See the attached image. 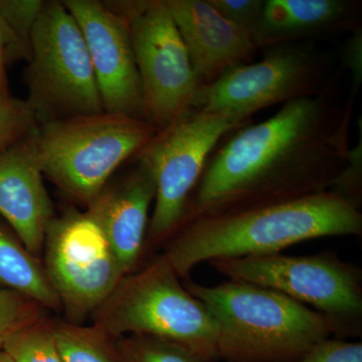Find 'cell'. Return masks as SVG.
<instances>
[{"instance_id": "cell-1", "label": "cell", "mask_w": 362, "mask_h": 362, "mask_svg": "<svg viewBox=\"0 0 362 362\" xmlns=\"http://www.w3.org/2000/svg\"><path fill=\"white\" fill-rule=\"evenodd\" d=\"M354 103L332 83L238 131L207 161L182 221L329 190L346 162Z\"/></svg>"}, {"instance_id": "cell-2", "label": "cell", "mask_w": 362, "mask_h": 362, "mask_svg": "<svg viewBox=\"0 0 362 362\" xmlns=\"http://www.w3.org/2000/svg\"><path fill=\"white\" fill-rule=\"evenodd\" d=\"M361 233L359 207L327 190L187 218L162 255L185 281L195 267L214 259L277 254L306 240Z\"/></svg>"}, {"instance_id": "cell-3", "label": "cell", "mask_w": 362, "mask_h": 362, "mask_svg": "<svg viewBox=\"0 0 362 362\" xmlns=\"http://www.w3.org/2000/svg\"><path fill=\"white\" fill-rule=\"evenodd\" d=\"M218 325V358L226 362H294L331 337L320 313L270 288L228 280L204 286L185 281Z\"/></svg>"}, {"instance_id": "cell-4", "label": "cell", "mask_w": 362, "mask_h": 362, "mask_svg": "<svg viewBox=\"0 0 362 362\" xmlns=\"http://www.w3.org/2000/svg\"><path fill=\"white\" fill-rule=\"evenodd\" d=\"M158 131L145 119L102 112L40 123L33 145L42 173L89 204L116 169L137 156Z\"/></svg>"}, {"instance_id": "cell-5", "label": "cell", "mask_w": 362, "mask_h": 362, "mask_svg": "<svg viewBox=\"0 0 362 362\" xmlns=\"http://www.w3.org/2000/svg\"><path fill=\"white\" fill-rule=\"evenodd\" d=\"M100 330L107 335H150L218 361V325L206 305L181 284L163 255L124 277L101 305Z\"/></svg>"}, {"instance_id": "cell-6", "label": "cell", "mask_w": 362, "mask_h": 362, "mask_svg": "<svg viewBox=\"0 0 362 362\" xmlns=\"http://www.w3.org/2000/svg\"><path fill=\"white\" fill-rule=\"evenodd\" d=\"M209 264L228 280L263 286L305 306L311 305L326 319L335 338L361 337L362 270L335 252L307 256L277 252Z\"/></svg>"}, {"instance_id": "cell-7", "label": "cell", "mask_w": 362, "mask_h": 362, "mask_svg": "<svg viewBox=\"0 0 362 362\" xmlns=\"http://www.w3.org/2000/svg\"><path fill=\"white\" fill-rule=\"evenodd\" d=\"M28 59V101L40 123L104 112L84 35L63 2H45Z\"/></svg>"}, {"instance_id": "cell-8", "label": "cell", "mask_w": 362, "mask_h": 362, "mask_svg": "<svg viewBox=\"0 0 362 362\" xmlns=\"http://www.w3.org/2000/svg\"><path fill=\"white\" fill-rule=\"evenodd\" d=\"M110 4L129 25L145 120L164 129L192 109L199 89L187 47L165 0Z\"/></svg>"}, {"instance_id": "cell-9", "label": "cell", "mask_w": 362, "mask_h": 362, "mask_svg": "<svg viewBox=\"0 0 362 362\" xmlns=\"http://www.w3.org/2000/svg\"><path fill=\"white\" fill-rule=\"evenodd\" d=\"M267 49L259 62L233 66L199 87L192 109L226 114L243 125L257 112L315 96L332 84L327 61L310 47L288 44Z\"/></svg>"}, {"instance_id": "cell-10", "label": "cell", "mask_w": 362, "mask_h": 362, "mask_svg": "<svg viewBox=\"0 0 362 362\" xmlns=\"http://www.w3.org/2000/svg\"><path fill=\"white\" fill-rule=\"evenodd\" d=\"M240 125L226 114L190 109L159 130L140 152L156 182L148 228L152 245L163 244L180 226L214 149L223 136Z\"/></svg>"}, {"instance_id": "cell-11", "label": "cell", "mask_w": 362, "mask_h": 362, "mask_svg": "<svg viewBox=\"0 0 362 362\" xmlns=\"http://www.w3.org/2000/svg\"><path fill=\"white\" fill-rule=\"evenodd\" d=\"M45 245L47 278L76 315L99 308L125 277L103 228L88 211L52 220Z\"/></svg>"}, {"instance_id": "cell-12", "label": "cell", "mask_w": 362, "mask_h": 362, "mask_svg": "<svg viewBox=\"0 0 362 362\" xmlns=\"http://www.w3.org/2000/svg\"><path fill=\"white\" fill-rule=\"evenodd\" d=\"M63 4L84 35L104 112L145 119L127 18L109 2L66 0Z\"/></svg>"}, {"instance_id": "cell-13", "label": "cell", "mask_w": 362, "mask_h": 362, "mask_svg": "<svg viewBox=\"0 0 362 362\" xmlns=\"http://www.w3.org/2000/svg\"><path fill=\"white\" fill-rule=\"evenodd\" d=\"M199 87L226 71L250 63L259 49L244 28L221 16L209 0H165Z\"/></svg>"}, {"instance_id": "cell-14", "label": "cell", "mask_w": 362, "mask_h": 362, "mask_svg": "<svg viewBox=\"0 0 362 362\" xmlns=\"http://www.w3.org/2000/svg\"><path fill=\"white\" fill-rule=\"evenodd\" d=\"M156 194L151 166L138 154L134 168L114 187H105L88 204V213L103 228L124 276L141 256Z\"/></svg>"}, {"instance_id": "cell-15", "label": "cell", "mask_w": 362, "mask_h": 362, "mask_svg": "<svg viewBox=\"0 0 362 362\" xmlns=\"http://www.w3.org/2000/svg\"><path fill=\"white\" fill-rule=\"evenodd\" d=\"M35 131L0 151V216L32 254L42 250L52 221V201L33 145Z\"/></svg>"}, {"instance_id": "cell-16", "label": "cell", "mask_w": 362, "mask_h": 362, "mask_svg": "<svg viewBox=\"0 0 362 362\" xmlns=\"http://www.w3.org/2000/svg\"><path fill=\"white\" fill-rule=\"evenodd\" d=\"M361 4L349 0H267L255 42L258 47L296 44L361 28Z\"/></svg>"}, {"instance_id": "cell-17", "label": "cell", "mask_w": 362, "mask_h": 362, "mask_svg": "<svg viewBox=\"0 0 362 362\" xmlns=\"http://www.w3.org/2000/svg\"><path fill=\"white\" fill-rule=\"evenodd\" d=\"M0 284L30 298L40 306L57 309L61 300L35 259L0 232Z\"/></svg>"}, {"instance_id": "cell-18", "label": "cell", "mask_w": 362, "mask_h": 362, "mask_svg": "<svg viewBox=\"0 0 362 362\" xmlns=\"http://www.w3.org/2000/svg\"><path fill=\"white\" fill-rule=\"evenodd\" d=\"M52 328L63 362H123L117 345L111 344L102 330L75 326Z\"/></svg>"}, {"instance_id": "cell-19", "label": "cell", "mask_w": 362, "mask_h": 362, "mask_svg": "<svg viewBox=\"0 0 362 362\" xmlns=\"http://www.w3.org/2000/svg\"><path fill=\"white\" fill-rule=\"evenodd\" d=\"M117 349L123 362H211L182 345L150 335L121 337Z\"/></svg>"}, {"instance_id": "cell-20", "label": "cell", "mask_w": 362, "mask_h": 362, "mask_svg": "<svg viewBox=\"0 0 362 362\" xmlns=\"http://www.w3.org/2000/svg\"><path fill=\"white\" fill-rule=\"evenodd\" d=\"M2 349L14 362H63L59 356L54 328L40 322L11 335Z\"/></svg>"}, {"instance_id": "cell-21", "label": "cell", "mask_w": 362, "mask_h": 362, "mask_svg": "<svg viewBox=\"0 0 362 362\" xmlns=\"http://www.w3.org/2000/svg\"><path fill=\"white\" fill-rule=\"evenodd\" d=\"M40 121L28 100L0 90V151L37 129Z\"/></svg>"}, {"instance_id": "cell-22", "label": "cell", "mask_w": 362, "mask_h": 362, "mask_svg": "<svg viewBox=\"0 0 362 362\" xmlns=\"http://www.w3.org/2000/svg\"><path fill=\"white\" fill-rule=\"evenodd\" d=\"M40 304L13 290H0V349L11 335L42 321Z\"/></svg>"}, {"instance_id": "cell-23", "label": "cell", "mask_w": 362, "mask_h": 362, "mask_svg": "<svg viewBox=\"0 0 362 362\" xmlns=\"http://www.w3.org/2000/svg\"><path fill=\"white\" fill-rule=\"evenodd\" d=\"M44 4L40 0H0V18L25 47L28 58L30 33Z\"/></svg>"}, {"instance_id": "cell-24", "label": "cell", "mask_w": 362, "mask_h": 362, "mask_svg": "<svg viewBox=\"0 0 362 362\" xmlns=\"http://www.w3.org/2000/svg\"><path fill=\"white\" fill-rule=\"evenodd\" d=\"M330 192L339 195L357 207L362 199V128L359 121V140L350 147L346 162L341 173L330 188Z\"/></svg>"}, {"instance_id": "cell-25", "label": "cell", "mask_w": 362, "mask_h": 362, "mask_svg": "<svg viewBox=\"0 0 362 362\" xmlns=\"http://www.w3.org/2000/svg\"><path fill=\"white\" fill-rule=\"evenodd\" d=\"M209 4L226 20L255 35L258 32L263 13V0H209Z\"/></svg>"}, {"instance_id": "cell-26", "label": "cell", "mask_w": 362, "mask_h": 362, "mask_svg": "<svg viewBox=\"0 0 362 362\" xmlns=\"http://www.w3.org/2000/svg\"><path fill=\"white\" fill-rule=\"evenodd\" d=\"M294 362H362V343L326 338Z\"/></svg>"}, {"instance_id": "cell-27", "label": "cell", "mask_w": 362, "mask_h": 362, "mask_svg": "<svg viewBox=\"0 0 362 362\" xmlns=\"http://www.w3.org/2000/svg\"><path fill=\"white\" fill-rule=\"evenodd\" d=\"M28 59V52L21 44L11 28L0 18V90L9 93L6 66L11 58Z\"/></svg>"}, {"instance_id": "cell-28", "label": "cell", "mask_w": 362, "mask_h": 362, "mask_svg": "<svg viewBox=\"0 0 362 362\" xmlns=\"http://www.w3.org/2000/svg\"><path fill=\"white\" fill-rule=\"evenodd\" d=\"M342 61L350 71L352 82V99L361 90L362 83V28H356L351 33L342 52Z\"/></svg>"}, {"instance_id": "cell-29", "label": "cell", "mask_w": 362, "mask_h": 362, "mask_svg": "<svg viewBox=\"0 0 362 362\" xmlns=\"http://www.w3.org/2000/svg\"><path fill=\"white\" fill-rule=\"evenodd\" d=\"M0 362H14L4 349H0Z\"/></svg>"}]
</instances>
